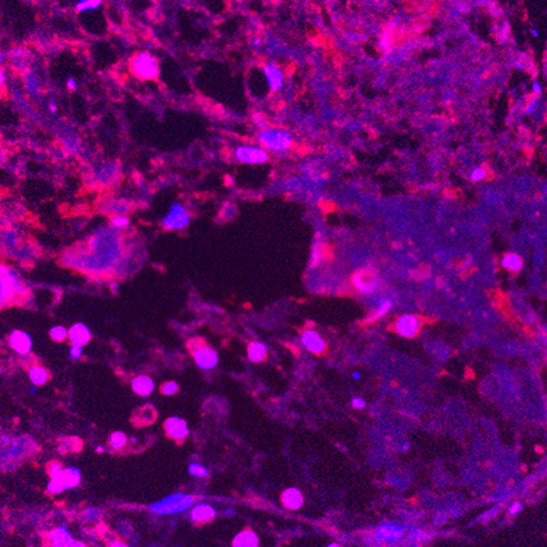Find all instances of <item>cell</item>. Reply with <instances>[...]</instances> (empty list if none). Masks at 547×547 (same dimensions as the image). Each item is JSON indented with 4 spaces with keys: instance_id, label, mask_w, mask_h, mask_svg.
Masks as SVG:
<instances>
[{
    "instance_id": "obj_14",
    "label": "cell",
    "mask_w": 547,
    "mask_h": 547,
    "mask_svg": "<svg viewBox=\"0 0 547 547\" xmlns=\"http://www.w3.org/2000/svg\"><path fill=\"white\" fill-rule=\"evenodd\" d=\"M302 343L305 348L313 353H322L326 350V343L315 331L308 330L302 333Z\"/></svg>"
},
{
    "instance_id": "obj_41",
    "label": "cell",
    "mask_w": 547,
    "mask_h": 547,
    "mask_svg": "<svg viewBox=\"0 0 547 547\" xmlns=\"http://www.w3.org/2000/svg\"><path fill=\"white\" fill-rule=\"evenodd\" d=\"M535 106H536V103H531V104L530 105V106H528V107L526 108V112H528V113L531 112V111H533V109L535 108Z\"/></svg>"
},
{
    "instance_id": "obj_20",
    "label": "cell",
    "mask_w": 547,
    "mask_h": 547,
    "mask_svg": "<svg viewBox=\"0 0 547 547\" xmlns=\"http://www.w3.org/2000/svg\"><path fill=\"white\" fill-rule=\"evenodd\" d=\"M402 534V527L398 525H394V524H386V525H381L378 530H377V537L379 539H383V541H394L400 537Z\"/></svg>"
},
{
    "instance_id": "obj_17",
    "label": "cell",
    "mask_w": 547,
    "mask_h": 547,
    "mask_svg": "<svg viewBox=\"0 0 547 547\" xmlns=\"http://www.w3.org/2000/svg\"><path fill=\"white\" fill-rule=\"evenodd\" d=\"M259 538L254 531L245 530L233 539V547H258Z\"/></svg>"
},
{
    "instance_id": "obj_37",
    "label": "cell",
    "mask_w": 547,
    "mask_h": 547,
    "mask_svg": "<svg viewBox=\"0 0 547 547\" xmlns=\"http://www.w3.org/2000/svg\"><path fill=\"white\" fill-rule=\"evenodd\" d=\"M520 508H522V505H520L519 503H516L511 507V513H512V514H516V513L520 511Z\"/></svg>"
},
{
    "instance_id": "obj_22",
    "label": "cell",
    "mask_w": 547,
    "mask_h": 547,
    "mask_svg": "<svg viewBox=\"0 0 547 547\" xmlns=\"http://www.w3.org/2000/svg\"><path fill=\"white\" fill-rule=\"evenodd\" d=\"M264 71H265L267 82H269L271 88L273 90H278L282 86V83H283V76H282L280 69L275 65L270 64V65L265 66Z\"/></svg>"
},
{
    "instance_id": "obj_3",
    "label": "cell",
    "mask_w": 547,
    "mask_h": 547,
    "mask_svg": "<svg viewBox=\"0 0 547 547\" xmlns=\"http://www.w3.org/2000/svg\"><path fill=\"white\" fill-rule=\"evenodd\" d=\"M188 348L191 349L195 362L202 369L209 370V369H212L217 365V353L213 349H211L209 346H206L203 340L194 339V340L188 342Z\"/></svg>"
},
{
    "instance_id": "obj_4",
    "label": "cell",
    "mask_w": 547,
    "mask_h": 547,
    "mask_svg": "<svg viewBox=\"0 0 547 547\" xmlns=\"http://www.w3.org/2000/svg\"><path fill=\"white\" fill-rule=\"evenodd\" d=\"M259 138L263 145L272 149L281 150L286 149L291 143V137L284 132L266 131L259 134Z\"/></svg>"
},
{
    "instance_id": "obj_25",
    "label": "cell",
    "mask_w": 547,
    "mask_h": 547,
    "mask_svg": "<svg viewBox=\"0 0 547 547\" xmlns=\"http://www.w3.org/2000/svg\"><path fill=\"white\" fill-rule=\"evenodd\" d=\"M503 265L511 271H518L523 265L522 259L516 254H507L503 259Z\"/></svg>"
},
{
    "instance_id": "obj_28",
    "label": "cell",
    "mask_w": 547,
    "mask_h": 547,
    "mask_svg": "<svg viewBox=\"0 0 547 547\" xmlns=\"http://www.w3.org/2000/svg\"><path fill=\"white\" fill-rule=\"evenodd\" d=\"M47 490H48V493L54 494V495H57V494L63 493L64 490H65V487H64L62 481H60L59 479L56 477V478H51L50 481L48 482Z\"/></svg>"
},
{
    "instance_id": "obj_43",
    "label": "cell",
    "mask_w": 547,
    "mask_h": 547,
    "mask_svg": "<svg viewBox=\"0 0 547 547\" xmlns=\"http://www.w3.org/2000/svg\"><path fill=\"white\" fill-rule=\"evenodd\" d=\"M103 450H104V448L101 447V446H98V447H97V452H101Z\"/></svg>"
},
{
    "instance_id": "obj_2",
    "label": "cell",
    "mask_w": 547,
    "mask_h": 547,
    "mask_svg": "<svg viewBox=\"0 0 547 547\" xmlns=\"http://www.w3.org/2000/svg\"><path fill=\"white\" fill-rule=\"evenodd\" d=\"M192 505H193V498L191 496L185 494H174L153 504L150 509L152 512L161 515L175 514V513L186 511Z\"/></svg>"
},
{
    "instance_id": "obj_9",
    "label": "cell",
    "mask_w": 547,
    "mask_h": 547,
    "mask_svg": "<svg viewBox=\"0 0 547 547\" xmlns=\"http://www.w3.org/2000/svg\"><path fill=\"white\" fill-rule=\"evenodd\" d=\"M353 284L362 292H371L377 286V277L373 271L361 269L354 273L352 278Z\"/></svg>"
},
{
    "instance_id": "obj_23",
    "label": "cell",
    "mask_w": 547,
    "mask_h": 547,
    "mask_svg": "<svg viewBox=\"0 0 547 547\" xmlns=\"http://www.w3.org/2000/svg\"><path fill=\"white\" fill-rule=\"evenodd\" d=\"M248 354L253 362L264 361L266 358V347L262 342H252L249 345Z\"/></svg>"
},
{
    "instance_id": "obj_8",
    "label": "cell",
    "mask_w": 547,
    "mask_h": 547,
    "mask_svg": "<svg viewBox=\"0 0 547 547\" xmlns=\"http://www.w3.org/2000/svg\"><path fill=\"white\" fill-rule=\"evenodd\" d=\"M235 156L237 160L243 162V163L251 164L264 163L267 160V154L258 147L241 146L235 150Z\"/></svg>"
},
{
    "instance_id": "obj_24",
    "label": "cell",
    "mask_w": 547,
    "mask_h": 547,
    "mask_svg": "<svg viewBox=\"0 0 547 547\" xmlns=\"http://www.w3.org/2000/svg\"><path fill=\"white\" fill-rule=\"evenodd\" d=\"M49 337L52 341L63 342L68 338V329L64 326H54L49 330Z\"/></svg>"
},
{
    "instance_id": "obj_39",
    "label": "cell",
    "mask_w": 547,
    "mask_h": 547,
    "mask_svg": "<svg viewBox=\"0 0 547 547\" xmlns=\"http://www.w3.org/2000/svg\"><path fill=\"white\" fill-rule=\"evenodd\" d=\"M69 547H87V546H86V545L84 544V543H82V542L74 541L73 543H71Z\"/></svg>"
},
{
    "instance_id": "obj_42",
    "label": "cell",
    "mask_w": 547,
    "mask_h": 547,
    "mask_svg": "<svg viewBox=\"0 0 547 547\" xmlns=\"http://www.w3.org/2000/svg\"><path fill=\"white\" fill-rule=\"evenodd\" d=\"M69 87H70V88H74V87H75V82L73 81V79H69Z\"/></svg>"
},
{
    "instance_id": "obj_46",
    "label": "cell",
    "mask_w": 547,
    "mask_h": 547,
    "mask_svg": "<svg viewBox=\"0 0 547 547\" xmlns=\"http://www.w3.org/2000/svg\"><path fill=\"white\" fill-rule=\"evenodd\" d=\"M533 35H534V36H537L538 33H537V32H535V30H533Z\"/></svg>"
},
{
    "instance_id": "obj_21",
    "label": "cell",
    "mask_w": 547,
    "mask_h": 547,
    "mask_svg": "<svg viewBox=\"0 0 547 547\" xmlns=\"http://www.w3.org/2000/svg\"><path fill=\"white\" fill-rule=\"evenodd\" d=\"M28 377L32 383L36 387L44 386L49 379V372L41 365H33L28 370Z\"/></svg>"
},
{
    "instance_id": "obj_40",
    "label": "cell",
    "mask_w": 547,
    "mask_h": 547,
    "mask_svg": "<svg viewBox=\"0 0 547 547\" xmlns=\"http://www.w3.org/2000/svg\"><path fill=\"white\" fill-rule=\"evenodd\" d=\"M109 547H128V546L125 545V544H123V543H120V542H115V543H113V544Z\"/></svg>"
},
{
    "instance_id": "obj_29",
    "label": "cell",
    "mask_w": 547,
    "mask_h": 547,
    "mask_svg": "<svg viewBox=\"0 0 547 547\" xmlns=\"http://www.w3.org/2000/svg\"><path fill=\"white\" fill-rule=\"evenodd\" d=\"M188 473L191 475H193L195 477H205L209 475V471L205 468V467H203L202 465H199V464H191L190 467H188Z\"/></svg>"
},
{
    "instance_id": "obj_38",
    "label": "cell",
    "mask_w": 547,
    "mask_h": 547,
    "mask_svg": "<svg viewBox=\"0 0 547 547\" xmlns=\"http://www.w3.org/2000/svg\"><path fill=\"white\" fill-rule=\"evenodd\" d=\"M533 89H534V92H536L537 94H539V93L542 92V87H541V85H539V83H537V82L534 83V84H533Z\"/></svg>"
},
{
    "instance_id": "obj_15",
    "label": "cell",
    "mask_w": 547,
    "mask_h": 547,
    "mask_svg": "<svg viewBox=\"0 0 547 547\" xmlns=\"http://www.w3.org/2000/svg\"><path fill=\"white\" fill-rule=\"evenodd\" d=\"M282 504L284 505V507L291 511H296L299 509L303 504V497L299 490L296 488H289L283 492L281 496Z\"/></svg>"
},
{
    "instance_id": "obj_11",
    "label": "cell",
    "mask_w": 547,
    "mask_h": 547,
    "mask_svg": "<svg viewBox=\"0 0 547 547\" xmlns=\"http://www.w3.org/2000/svg\"><path fill=\"white\" fill-rule=\"evenodd\" d=\"M92 338V333L87 326L84 323H75L68 329V340L71 345L84 347L87 345Z\"/></svg>"
},
{
    "instance_id": "obj_12",
    "label": "cell",
    "mask_w": 547,
    "mask_h": 547,
    "mask_svg": "<svg viewBox=\"0 0 547 547\" xmlns=\"http://www.w3.org/2000/svg\"><path fill=\"white\" fill-rule=\"evenodd\" d=\"M396 330L406 338H413L419 330V320L414 315H403L396 323Z\"/></svg>"
},
{
    "instance_id": "obj_27",
    "label": "cell",
    "mask_w": 547,
    "mask_h": 547,
    "mask_svg": "<svg viewBox=\"0 0 547 547\" xmlns=\"http://www.w3.org/2000/svg\"><path fill=\"white\" fill-rule=\"evenodd\" d=\"M391 307H392V303L390 302V301H383V302L381 303V305L379 307L378 310L376 311L375 315H372L368 320H365V323H370V322L376 321V320L379 319L380 316H382L383 315H386V313L390 310Z\"/></svg>"
},
{
    "instance_id": "obj_44",
    "label": "cell",
    "mask_w": 547,
    "mask_h": 547,
    "mask_svg": "<svg viewBox=\"0 0 547 547\" xmlns=\"http://www.w3.org/2000/svg\"><path fill=\"white\" fill-rule=\"evenodd\" d=\"M353 378H354V379H359V378H360V376H359V375H358V373L356 372V373H354V375H353Z\"/></svg>"
},
{
    "instance_id": "obj_32",
    "label": "cell",
    "mask_w": 547,
    "mask_h": 547,
    "mask_svg": "<svg viewBox=\"0 0 547 547\" xmlns=\"http://www.w3.org/2000/svg\"><path fill=\"white\" fill-rule=\"evenodd\" d=\"M83 356V347L71 345L69 349V358L73 360H77Z\"/></svg>"
},
{
    "instance_id": "obj_6",
    "label": "cell",
    "mask_w": 547,
    "mask_h": 547,
    "mask_svg": "<svg viewBox=\"0 0 547 547\" xmlns=\"http://www.w3.org/2000/svg\"><path fill=\"white\" fill-rule=\"evenodd\" d=\"M10 348L18 354H28L33 349V339L22 330H14L8 338Z\"/></svg>"
},
{
    "instance_id": "obj_33",
    "label": "cell",
    "mask_w": 547,
    "mask_h": 547,
    "mask_svg": "<svg viewBox=\"0 0 547 547\" xmlns=\"http://www.w3.org/2000/svg\"><path fill=\"white\" fill-rule=\"evenodd\" d=\"M128 223H130L128 218L124 216H116L112 220V224L116 228H124V226L128 225Z\"/></svg>"
},
{
    "instance_id": "obj_26",
    "label": "cell",
    "mask_w": 547,
    "mask_h": 547,
    "mask_svg": "<svg viewBox=\"0 0 547 547\" xmlns=\"http://www.w3.org/2000/svg\"><path fill=\"white\" fill-rule=\"evenodd\" d=\"M126 435L124 432H120V431H115L112 433L111 438H109V444H111V446L113 448H115V449H119V448H122L124 445L126 444Z\"/></svg>"
},
{
    "instance_id": "obj_36",
    "label": "cell",
    "mask_w": 547,
    "mask_h": 547,
    "mask_svg": "<svg viewBox=\"0 0 547 547\" xmlns=\"http://www.w3.org/2000/svg\"><path fill=\"white\" fill-rule=\"evenodd\" d=\"M352 406L356 407V408H358V409H362V408H365V401L362 400V399H360V398H353Z\"/></svg>"
},
{
    "instance_id": "obj_45",
    "label": "cell",
    "mask_w": 547,
    "mask_h": 547,
    "mask_svg": "<svg viewBox=\"0 0 547 547\" xmlns=\"http://www.w3.org/2000/svg\"><path fill=\"white\" fill-rule=\"evenodd\" d=\"M328 547H340L338 544H330Z\"/></svg>"
},
{
    "instance_id": "obj_13",
    "label": "cell",
    "mask_w": 547,
    "mask_h": 547,
    "mask_svg": "<svg viewBox=\"0 0 547 547\" xmlns=\"http://www.w3.org/2000/svg\"><path fill=\"white\" fill-rule=\"evenodd\" d=\"M49 542L51 547H69L74 538L65 526H60L49 534Z\"/></svg>"
},
{
    "instance_id": "obj_19",
    "label": "cell",
    "mask_w": 547,
    "mask_h": 547,
    "mask_svg": "<svg viewBox=\"0 0 547 547\" xmlns=\"http://www.w3.org/2000/svg\"><path fill=\"white\" fill-rule=\"evenodd\" d=\"M214 516L215 509L207 504H199L191 512V517L195 522H207V520L213 519Z\"/></svg>"
},
{
    "instance_id": "obj_1",
    "label": "cell",
    "mask_w": 547,
    "mask_h": 547,
    "mask_svg": "<svg viewBox=\"0 0 547 547\" xmlns=\"http://www.w3.org/2000/svg\"><path fill=\"white\" fill-rule=\"evenodd\" d=\"M25 291L17 273L6 265H0V305L9 303Z\"/></svg>"
},
{
    "instance_id": "obj_31",
    "label": "cell",
    "mask_w": 547,
    "mask_h": 547,
    "mask_svg": "<svg viewBox=\"0 0 547 547\" xmlns=\"http://www.w3.org/2000/svg\"><path fill=\"white\" fill-rule=\"evenodd\" d=\"M63 470H64V468H63V466L60 465V464L54 463V464H51L50 466H49L48 473H49V475H50L51 478H55V477H58L59 475L63 473Z\"/></svg>"
},
{
    "instance_id": "obj_16",
    "label": "cell",
    "mask_w": 547,
    "mask_h": 547,
    "mask_svg": "<svg viewBox=\"0 0 547 547\" xmlns=\"http://www.w3.org/2000/svg\"><path fill=\"white\" fill-rule=\"evenodd\" d=\"M57 478L62 481V484L64 485V487H65L66 490V489L77 487L79 482H81L82 476L79 469L75 468V467H67V468H64L63 473L60 474Z\"/></svg>"
},
{
    "instance_id": "obj_30",
    "label": "cell",
    "mask_w": 547,
    "mask_h": 547,
    "mask_svg": "<svg viewBox=\"0 0 547 547\" xmlns=\"http://www.w3.org/2000/svg\"><path fill=\"white\" fill-rule=\"evenodd\" d=\"M179 389V386H177V383L175 381H169L167 383H164L163 386L161 387V391L163 395H173L175 394V392Z\"/></svg>"
},
{
    "instance_id": "obj_18",
    "label": "cell",
    "mask_w": 547,
    "mask_h": 547,
    "mask_svg": "<svg viewBox=\"0 0 547 547\" xmlns=\"http://www.w3.org/2000/svg\"><path fill=\"white\" fill-rule=\"evenodd\" d=\"M132 388H133L135 394L145 397V396L152 394V391L154 389V382L149 377L139 376L133 380V382H132Z\"/></svg>"
},
{
    "instance_id": "obj_47",
    "label": "cell",
    "mask_w": 547,
    "mask_h": 547,
    "mask_svg": "<svg viewBox=\"0 0 547 547\" xmlns=\"http://www.w3.org/2000/svg\"><path fill=\"white\" fill-rule=\"evenodd\" d=\"M1 79H2V74L0 73V82H1Z\"/></svg>"
},
{
    "instance_id": "obj_5",
    "label": "cell",
    "mask_w": 547,
    "mask_h": 547,
    "mask_svg": "<svg viewBox=\"0 0 547 547\" xmlns=\"http://www.w3.org/2000/svg\"><path fill=\"white\" fill-rule=\"evenodd\" d=\"M134 69L137 73V75L146 79L153 78L158 73L157 64L155 62V59H154L150 55L145 54V52L139 54L136 59H135Z\"/></svg>"
},
{
    "instance_id": "obj_35",
    "label": "cell",
    "mask_w": 547,
    "mask_h": 547,
    "mask_svg": "<svg viewBox=\"0 0 547 547\" xmlns=\"http://www.w3.org/2000/svg\"><path fill=\"white\" fill-rule=\"evenodd\" d=\"M99 5V2L98 1H87V2H81V5H79V10H85V9H94L96 8V7Z\"/></svg>"
},
{
    "instance_id": "obj_7",
    "label": "cell",
    "mask_w": 547,
    "mask_h": 547,
    "mask_svg": "<svg viewBox=\"0 0 547 547\" xmlns=\"http://www.w3.org/2000/svg\"><path fill=\"white\" fill-rule=\"evenodd\" d=\"M187 223L188 216L186 211L179 204L173 205L168 215L163 220V225L168 230L183 229Z\"/></svg>"
},
{
    "instance_id": "obj_34",
    "label": "cell",
    "mask_w": 547,
    "mask_h": 547,
    "mask_svg": "<svg viewBox=\"0 0 547 547\" xmlns=\"http://www.w3.org/2000/svg\"><path fill=\"white\" fill-rule=\"evenodd\" d=\"M485 176V169L482 168H476L475 171L473 172V174H471V180L473 181H481L484 179Z\"/></svg>"
},
{
    "instance_id": "obj_10",
    "label": "cell",
    "mask_w": 547,
    "mask_h": 547,
    "mask_svg": "<svg viewBox=\"0 0 547 547\" xmlns=\"http://www.w3.org/2000/svg\"><path fill=\"white\" fill-rule=\"evenodd\" d=\"M164 428L165 431L167 433V436L175 440L184 439L188 433L186 421L181 419L179 417L168 418V419L165 421Z\"/></svg>"
}]
</instances>
